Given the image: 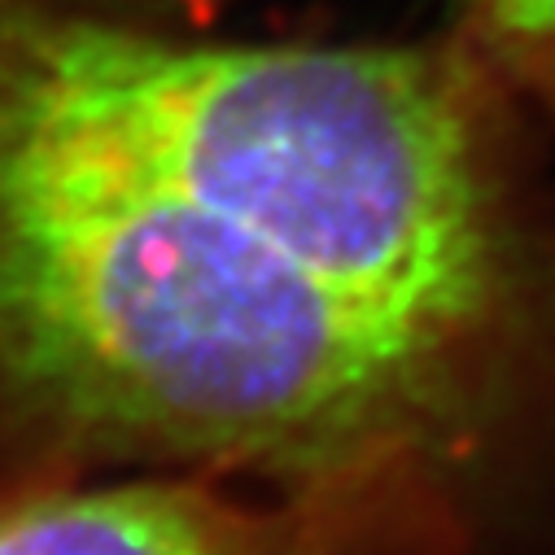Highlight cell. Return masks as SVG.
Here are the masks:
<instances>
[{
    "instance_id": "obj_1",
    "label": "cell",
    "mask_w": 555,
    "mask_h": 555,
    "mask_svg": "<svg viewBox=\"0 0 555 555\" xmlns=\"http://www.w3.org/2000/svg\"><path fill=\"white\" fill-rule=\"evenodd\" d=\"M464 425L455 346L135 171L0 122V442L350 481Z\"/></svg>"
},
{
    "instance_id": "obj_2",
    "label": "cell",
    "mask_w": 555,
    "mask_h": 555,
    "mask_svg": "<svg viewBox=\"0 0 555 555\" xmlns=\"http://www.w3.org/2000/svg\"><path fill=\"white\" fill-rule=\"evenodd\" d=\"M0 122L171 184L447 346L516 315L468 105L415 49H176L0 31Z\"/></svg>"
},
{
    "instance_id": "obj_3",
    "label": "cell",
    "mask_w": 555,
    "mask_h": 555,
    "mask_svg": "<svg viewBox=\"0 0 555 555\" xmlns=\"http://www.w3.org/2000/svg\"><path fill=\"white\" fill-rule=\"evenodd\" d=\"M0 555H294L281 525L197 486L10 481Z\"/></svg>"
},
{
    "instance_id": "obj_4",
    "label": "cell",
    "mask_w": 555,
    "mask_h": 555,
    "mask_svg": "<svg viewBox=\"0 0 555 555\" xmlns=\"http://www.w3.org/2000/svg\"><path fill=\"white\" fill-rule=\"evenodd\" d=\"M494 31L555 49V0H477Z\"/></svg>"
},
{
    "instance_id": "obj_5",
    "label": "cell",
    "mask_w": 555,
    "mask_h": 555,
    "mask_svg": "<svg viewBox=\"0 0 555 555\" xmlns=\"http://www.w3.org/2000/svg\"><path fill=\"white\" fill-rule=\"evenodd\" d=\"M219 23V0H189V27H215Z\"/></svg>"
},
{
    "instance_id": "obj_6",
    "label": "cell",
    "mask_w": 555,
    "mask_h": 555,
    "mask_svg": "<svg viewBox=\"0 0 555 555\" xmlns=\"http://www.w3.org/2000/svg\"><path fill=\"white\" fill-rule=\"evenodd\" d=\"M184 5H189V0H184Z\"/></svg>"
}]
</instances>
